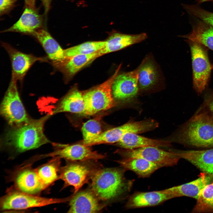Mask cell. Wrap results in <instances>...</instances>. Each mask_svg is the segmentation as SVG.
Here are the masks:
<instances>
[{
	"mask_svg": "<svg viewBox=\"0 0 213 213\" xmlns=\"http://www.w3.org/2000/svg\"><path fill=\"white\" fill-rule=\"evenodd\" d=\"M170 140L192 147L213 148V113L204 101Z\"/></svg>",
	"mask_w": 213,
	"mask_h": 213,
	"instance_id": "6da1fadb",
	"label": "cell"
},
{
	"mask_svg": "<svg viewBox=\"0 0 213 213\" xmlns=\"http://www.w3.org/2000/svg\"><path fill=\"white\" fill-rule=\"evenodd\" d=\"M48 115L37 119H30L21 125L12 126L2 138V146L18 153L37 148L50 142L43 132Z\"/></svg>",
	"mask_w": 213,
	"mask_h": 213,
	"instance_id": "7a4b0ae2",
	"label": "cell"
},
{
	"mask_svg": "<svg viewBox=\"0 0 213 213\" xmlns=\"http://www.w3.org/2000/svg\"><path fill=\"white\" fill-rule=\"evenodd\" d=\"M91 180L90 190L100 201L116 198L124 186L123 171L118 168L97 169Z\"/></svg>",
	"mask_w": 213,
	"mask_h": 213,
	"instance_id": "3957f363",
	"label": "cell"
},
{
	"mask_svg": "<svg viewBox=\"0 0 213 213\" xmlns=\"http://www.w3.org/2000/svg\"><path fill=\"white\" fill-rule=\"evenodd\" d=\"M120 67L119 66L114 74L108 80L83 95L85 109L82 114L93 115L101 111L108 110L114 106L112 87Z\"/></svg>",
	"mask_w": 213,
	"mask_h": 213,
	"instance_id": "277c9868",
	"label": "cell"
},
{
	"mask_svg": "<svg viewBox=\"0 0 213 213\" xmlns=\"http://www.w3.org/2000/svg\"><path fill=\"white\" fill-rule=\"evenodd\" d=\"M17 81L12 78L0 105L1 115L11 126L21 125L30 119L20 98Z\"/></svg>",
	"mask_w": 213,
	"mask_h": 213,
	"instance_id": "5b68a950",
	"label": "cell"
},
{
	"mask_svg": "<svg viewBox=\"0 0 213 213\" xmlns=\"http://www.w3.org/2000/svg\"><path fill=\"white\" fill-rule=\"evenodd\" d=\"M189 41L191 43L193 87L197 93L201 94L207 85L212 66L204 46Z\"/></svg>",
	"mask_w": 213,
	"mask_h": 213,
	"instance_id": "8992f818",
	"label": "cell"
},
{
	"mask_svg": "<svg viewBox=\"0 0 213 213\" xmlns=\"http://www.w3.org/2000/svg\"><path fill=\"white\" fill-rule=\"evenodd\" d=\"M64 199L47 198L34 196L20 191H13L7 194L1 199L0 207L3 211L24 209L63 203L70 200Z\"/></svg>",
	"mask_w": 213,
	"mask_h": 213,
	"instance_id": "52a82bcc",
	"label": "cell"
},
{
	"mask_svg": "<svg viewBox=\"0 0 213 213\" xmlns=\"http://www.w3.org/2000/svg\"><path fill=\"white\" fill-rule=\"evenodd\" d=\"M118 152L123 158H141L159 164L162 167L175 165L180 159L175 153L170 150L167 151L154 146L124 149L118 150Z\"/></svg>",
	"mask_w": 213,
	"mask_h": 213,
	"instance_id": "ba28073f",
	"label": "cell"
},
{
	"mask_svg": "<svg viewBox=\"0 0 213 213\" xmlns=\"http://www.w3.org/2000/svg\"><path fill=\"white\" fill-rule=\"evenodd\" d=\"M73 162L60 169L59 179L64 182V187H73L75 194L91 179L97 169L87 163Z\"/></svg>",
	"mask_w": 213,
	"mask_h": 213,
	"instance_id": "9c48e42d",
	"label": "cell"
},
{
	"mask_svg": "<svg viewBox=\"0 0 213 213\" xmlns=\"http://www.w3.org/2000/svg\"><path fill=\"white\" fill-rule=\"evenodd\" d=\"M138 78V68L130 72L118 74L112 85L113 98L122 101L134 98L139 91Z\"/></svg>",
	"mask_w": 213,
	"mask_h": 213,
	"instance_id": "30bf717a",
	"label": "cell"
},
{
	"mask_svg": "<svg viewBox=\"0 0 213 213\" xmlns=\"http://www.w3.org/2000/svg\"><path fill=\"white\" fill-rule=\"evenodd\" d=\"M58 145L59 148L49 154L41 156V157H58L73 162L97 160L104 157V155L92 150L89 146L83 144Z\"/></svg>",
	"mask_w": 213,
	"mask_h": 213,
	"instance_id": "8fae6325",
	"label": "cell"
},
{
	"mask_svg": "<svg viewBox=\"0 0 213 213\" xmlns=\"http://www.w3.org/2000/svg\"><path fill=\"white\" fill-rule=\"evenodd\" d=\"M3 47L10 57L12 67V78L17 81L22 80L31 66L36 62L46 59L21 52L9 44L4 43Z\"/></svg>",
	"mask_w": 213,
	"mask_h": 213,
	"instance_id": "7c38bea8",
	"label": "cell"
},
{
	"mask_svg": "<svg viewBox=\"0 0 213 213\" xmlns=\"http://www.w3.org/2000/svg\"><path fill=\"white\" fill-rule=\"evenodd\" d=\"M71 199L69 213H96L104 206L91 190L78 192Z\"/></svg>",
	"mask_w": 213,
	"mask_h": 213,
	"instance_id": "4fadbf2b",
	"label": "cell"
},
{
	"mask_svg": "<svg viewBox=\"0 0 213 213\" xmlns=\"http://www.w3.org/2000/svg\"><path fill=\"white\" fill-rule=\"evenodd\" d=\"M171 150L180 159L186 160L203 172L213 176V148L199 150Z\"/></svg>",
	"mask_w": 213,
	"mask_h": 213,
	"instance_id": "5bb4252c",
	"label": "cell"
},
{
	"mask_svg": "<svg viewBox=\"0 0 213 213\" xmlns=\"http://www.w3.org/2000/svg\"><path fill=\"white\" fill-rule=\"evenodd\" d=\"M213 178V176L203 172L198 178L193 181L162 191L169 194L172 199L188 196L196 199L201 189L212 182Z\"/></svg>",
	"mask_w": 213,
	"mask_h": 213,
	"instance_id": "9a60e30c",
	"label": "cell"
},
{
	"mask_svg": "<svg viewBox=\"0 0 213 213\" xmlns=\"http://www.w3.org/2000/svg\"><path fill=\"white\" fill-rule=\"evenodd\" d=\"M147 37L145 33L137 34H125L118 32L112 34L105 41L103 47L98 51L99 56L121 50L145 40Z\"/></svg>",
	"mask_w": 213,
	"mask_h": 213,
	"instance_id": "2e32d148",
	"label": "cell"
},
{
	"mask_svg": "<svg viewBox=\"0 0 213 213\" xmlns=\"http://www.w3.org/2000/svg\"><path fill=\"white\" fill-rule=\"evenodd\" d=\"M33 34L40 43L48 58L54 65L58 66L67 59L64 50L47 31L39 29Z\"/></svg>",
	"mask_w": 213,
	"mask_h": 213,
	"instance_id": "e0dca14e",
	"label": "cell"
},
{
	"mask_svg": "<svg viewBox=\"0 0 213 213\" xmlns=\"http://www.w3.org/2000/svg\"><path fill=\"white\" fill-rule=\"evenodd\" d=\"M172 199L169 194L162 190L138 192L130 197L125 206L128 209H134L154 206Z\"/></svg>",
	"mask_w": 213,
	"mask_h": 213,
	"instance_id": "ac0fdd59",
	"label": "cell"
},
{
	"mask_svg": "<svg viewBox=\"0 0 213 213\" xmlns=\"http://www.w3.org/2000/svg\"><path fill=\"white\" fill-rule=\"evenodd\" d=\"M15 183L20 191L31 194L38 193L46 188L36 170L29 168L24 169L18 174Z\"/></svg>",
	"mask_w": 213,
	"mask_h": 213,
	"instance_id": "d6986e66",
	"label": "cell"
},
{
	"mask_svg": "<svg viewBox=\"0 0 213 213\" xmlns=\"http://www.w3.org/2000/svg\"><path fill=\"white\" fill-rule=\"evenodd\" d=\"M138 68L139 91L148 90L157 84L159 80V73L151 57H146Z\"/></svg>",
	"mask_w": 213,
	"mask_h": 213,
	"instance_id": "ffe728a7",
	"label": "cell"
},
{
	"mask_svg": "<svg viewBox=\"0 0 213 213\" xmlns=\"http://www.w3.org/2000/svg\"><path fill=\"white\" fill-rule=\"evenodd\" d=\"M42 24L41 17L35 10L26 7L18 20L4 32H15L33 34Z\"/></svg>",
	"mask_w": 213,
	"mask_h": 213,
	"instance_id": "44dd1931",
	"label": "cell"
},
{
	"mask_svg": "<svg viewBox=\"0 0 213 213\" xmlns=\"http://www.w3.org/2000/svg\"><path fill=\"white\" fill-rule=\"evenodd\" d=\"M85 109L83 95L77 89L71 90L57 104L52 114L62 112L82 114Z\"/></svg>",
	"mask_w": 213,
	"mask_h": 213,
	"instance_id": "7402d4cb",
	"label": "cell"
},
{
	"mask_svg": "<svg viewBox=\"0 0 213 213\" xmlns=\"http://www.w3.org/2000/svg\"><path fill=\"white\" fill-rule=\"evenodd\" d=\"M117 144L124 149H133L147 146L169 147L171 146L169 141L152 139L128 133L125 134L117 142Z\"/></svg>",
	"mask_w": 213,
	"mask_h": 213,
	"instance_id": "603a6c76",
	"label": "cell"
},
{
	"mask_svg": "<svg viewBox=\"0 0 213 213\" xmlns=\"http://www.w3.org/2000/svg\"><path fill=\"white\" fill-rule=\"evenodd\" d=\"M117 162L125 169L134 172L141 178L149 177L162 167L159 164L139 158H124Z\"/></svg>",
	"mask_w": 213,
	"mask_h": 213,
	"instance_id": "cb8c5ba5",
	"label": "cell"
},
{
	"mask_svg": "<svg viewBox=\"0 0 213 213\" xmlns=\"http://www.w3.org/2000/svg\"><path fill=\"white\" fill-rule=\"evenodd\" d=\"M180 36L213 51V26L201 20L194 24L190 33Z\"/></svg>",
	"mask_w": 213,
	"mask_h": 213,
	"instance_id": "d4e9b609",
	"label": "cell"
},
{
	"mask_svg": "<svg viewBox=\"0 0 213 213\" xmlns=\"http://www.w3.org/2000/svg\"><path fill=\"white\" fill-rule=\"evenodd\" d=\"M60 158L53 157L46 163L36 169L42 182L46 188L59 179Z\"/></svg>",
	"mask_w": 213,
	"mask_h": 213,
	"instance_id": "484cf974",
	"label": "cell"
},
{
	"mask_svg": "<svg viewBox=\"0 0 213 213\" xmlns=\"http://www.w3.org/2000/svg\"><path fill=\"white\" fill-rule=\"evenodd\" d=\"M192 212H213V181L200 191Z\"/></svg>",
	"mask_w": 213,
	"mask_h": 213,
	"instance_id": "4316f807",
	"label": "cell"
},
{
	"mask_svg": "<svg viewBox=\"0 0 213 213\" xmlns=\"http://www.w3.org/2000/svg\"><path fill=\"white\" fill-rule=\"evenodd\" d=\"M99 57L98 51L89 54L74 56L67 59L68 60L63 65L64 70L68 75H73L91 62Z\"/></svg>",
	"mask_w": 213,
	"mask_h": 213,
	"instance_id": "83f0119b",
	"label": "cell"
},
{
	"mask_svg": "<svg viewBox=\"0 0 213 213\" xmlns=\"http://www.w3.org/2000/svg\"><path fill=\"white\" fill-rule=\"evenodd\" d=\"M127 132L126 128L123 125L102 133L97 137L84 145L89 146L101 144L117 143Z\"/></svg>",
	"mask_w": 213,
	"mask_h": 213,
	"instance_id": "f1b7e54d",
	"label": "cell"
},
{
	"mask_svg": "<svg viewBox=\"0 0 213 213\" xmlns=\"http://www.w3.org/2000/svg\"><path fill=\"white\" fill-rule=\"evenodd\" d=\"M105 41H88L64 49V54L67 59L74 56L87 54L96 52L104 46Z\"/></svg>",
	"mask_w": 213,
	"mask_h": 213,
	"instance_id": "f546056e",
	"label": "cell"
},
{
	"mask_svg": "<svg viewBox=\"0 0 213 213\" xmlns=\"http://www.w3.org/2000/svg\"><path fill=\"white\" fill-rule=\"evenodd\" d=\"M83 144L95 139L102 132L101 125L97 119L90 120L84 123L82 128Z\"/></svg>",
	"mask_w": 213,
	"mask_h": 213,
	"instance_id": "4dcf8cb0",
	"label": "cell"
},
{
	"mask_svg": "<svg viewBox=\"0 0 213 213\" xmlns=\"http://www.w3.org/2000/svg\"><path fill=\"white\" fill-rule=\"evenodd\" d=\"M182 6L189 14L213 26V13L206 10L197 5L183 4Z\"/></svg>",
	"mask_w": 213,
	"mask_h": 213,
	"instance_id": "1f68e13d",
	"label": "cell"
},
{
	"mask_svg": "<svg viewBox=\"0 0 213 213\" xmlns=\"http://www.w3.org/2000/svg\"><path fill=\"white\" fill-rule=\"evenodd\" d=\"M18 0H0V12L2 14L9 10Z\"/></svg>",
	"mask_w": 213,
	"mask_h": 213,
	"instance_id": "d6a6232c",
	"label": "cell"
},
{
	"mask_svg": "<svg viewBox=\"0 0 213 213\" xmlns=\"http://www.w3.org/2000/svg\"><path fill=\"white\" fill-rule=\"evenodd\" d=\"M203 101L213 113V91H210L206 93Z\"/></svg>",
	"mask_w": 213,
	"mask_h": 213,
	"instance_id": "836d02e7",
	"label": "cell"
},
{
	"mask_svg": "<svg viewBox=\"0 0 213 213\" xmlns=\"http://www.w3.org/2000/svg\"><path fill=\"white\" fill-rule=\"evenodd\" d=\"M36 0H25V3L27 7L34 9L35 8Z\"/></svg>",
	"mask_w": 213,
	"mask_h": 213,
	"instance_id": "e575fe53",
	"label": "cell"
},
{
	"mask_svg": "<svg viewBox=\"0 0 213 213\" xmlns=\"http://www.w3.org/2000/svg\"><path fill=\"white\" fill-rule=\"evenodd\" d=\"M45 8L46 12H47L49 9L51 0H41Z\"/></svg>",
	"mask_w": 213,
	"mask_h": 213,
	"instance_id": "d590c367",
	"label": "cell"
},
{
	"mask_svg": "<svg viewBox=\"0 0 213 213\" xmlns=\"http://www.w3.org/2000/svg\"><path fill=\"white\" fill-rule=\"evenodd\" d=\"M213 1V0H197V1L199 3H201L207 1Z\"/></svg>",
	"mask_w": 213,
	"mask_h": 213,
	"instance_id": "8d00e7d4",
	"label": "cell"
},
{
	"mask_svg": "<svg viewBox=\"0 0 213 213\" xmlns=\"http://www.w3.org/2000/svg\"><path fill=\"white\" fill-rule=\"evenodd\" d=\"M212 68H213V66H212Z\"/></svg>",
	"mask_w": 213,
	"mask_h": 213,
	"instance_id": "74e56055",
	"label": "cell"
}]
</instances>
